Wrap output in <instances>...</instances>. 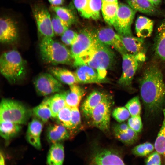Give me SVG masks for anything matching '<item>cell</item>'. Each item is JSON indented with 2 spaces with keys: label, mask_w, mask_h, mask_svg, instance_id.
I'll list each match as a JSON object with an SVG mask.
<instances>
[{
  "label": "cell",
  "mask_w": 165,
  "mask_h": 165,
  "mask_svg": "<svg viewBox=\"0 0 165 165\" xmlns=\"http://www.w3.org/2000/svg\"><path fill=\"white\" fill-rule=\"evenodd\" d=\"M155 149L154 145L149 142H146L134 147L132 149V153L134 156H145L152 152Z\"/></svg>",
  "instance_id": "e575fe53"
},
{
  "label": "cell",
  "mask_w": 165,
  "mask_h": 165,
  "mask_svg": "<svg viewBox=\"0 0 165 165\" xmlns=\"http://www.w3.org/2000/svg\"><path fill=\"white\" fill-rule=\"evenodd\" d=\"M102 5L101 0H89L86 8L81 16L86 18L98 19Z\"/></svg>",
  "instance_id": "83f0119b"
},
{
  "label": "cell",
  "mask_w": 165,
  "mask_h": 165,
  "mask_svg": "<svg viewBox=\"0 0 165 165\" xmlns=\"http://www.w3.org/2000/svg\"><path fill=\"white\" fill-rule=\"evenodd\" d=\"M37 93L45 96L58 93L63 87L61 82L50 73H42L37 76L34 81Z\"/></svg>",
  "instance_id": "8fae6325"
},
{
  "label": "cell",
  "mask_w": 165,
  "mask_h": 165,
  "mask_svg": "<svg viewBox=\"0 0 165 165\" xmlns=\"http://www.w3.org/2000/svg\"><path fill=\"white\" fill-rule=\"evenodd\" d=\"M0 164L4 165L5 164V160L1 152H0Z\"/></svg>",
  "instance_id": "7dc6e473"
},
{
  "label": "cell",
  "mask_w": 165,
  "mask_h": 165,
  "mask_svg": "<svg viewBox=\"0 0 165 165\" xmlns=\"http://www.w3.org/2000/svg\"><path fill=\"white\" fill-rule=\"evenodd\" d=\"M56 118L60 124L67 129L72 130L71 109L66 106L58 113Z\"/></svg>",
  "instance_id": "836d02e7"
},
{
  "label": "cell",
  "mask_w": 165,
  "mask_h": 165,
  "mask_svg": "<svg viewBox=\"0 0 165 165\" xmlns=\"http://www.w3.org/2000/svg\"><path fill=\"white\" fill-rule=\"evenodd\" d=\"M154 51L157 58L165 61V19L162 21L157 28Z\"/></svg>",
  "instance_id": "d6986e66"
},
{
  "label": "cell",
  "mask_w": 165,
  "mask_h": 165,
  "mask_svg": "<svg viewBox=\"0 0 165 165\" xmlns=\"http://www.w3.org/2000/svg\"><path fill=\"white\" fill-rule=\"evenodd\" d=\"M34 115L44 123L47 122L52 117L51 111L46 98L32 110Z\"/></svg>",
  "instance_id": "f546056e"
},
{
  "label": "cell",
  "mask_w": 165,
  "mask_h": 165,
  "mask_svg": "<svg viewBox=\"0 0 165 165\" xmlns=\"http://www.w3.org/2000/svg\"><path fill=\"white\" fill-rule=\"evenodd\" d=\"M106 95L98 91L95 90L87 97L81 107L82 111L86 117H90L93 111Z\"/></svg>",
  "instance_id": "ffe728a7"
},
{
  "label": "cell",
  "mask_w": 165,
  "mask_h": 165,
  "mask_svg": "<svg viewBox=\"0 0 165 165\" xmlns=\"http://www.w3.org/2000/svg\"><path fill=\"white\" fill-rule=\"evenodd\" d=\"M72 130L75 129L81 123V116L78 107L71 108Z\"/></svg>",
  "instance_id": "b9f144b4"
},
{
  "label": "cell",
  "mask_w": 165,
  "mask_h": 165,
  "mask_svg": "<svg viewBox=\"0 0 165 165\" xmlns=\"http://www.w3.org/2000/svg\"><path fill=\"white\" fill-rule=\"evenodd\" d=\"M85 92L77 84L70 86L69 90L64 92L66 106L70 108L78 107Z\"/></svg>",
  "instance_id": "ac0fdd59"
},
{
  "label": "cell",
  "mask_w": 165,
  "mask_h": 165,
  "mask_svg": "<svg viewBox=\"0 0 165 165\" xmlns=\"http://www.w3.org/2000/svg\"><path fill=\"white\" fill-rule=\"evenodd\" d=\"M139 85L146 116H153L163 111L165 105V82L157 66L150 65L145 69Z\"/></svg>",
  "instance_id": "6da1fadb"
},
{
  "label": "cell",
  "mask_w": 165,
  "mask_h": 165,
  "mask_svg": "<svg viewBox=\"0 0 165 165\" xmlns=\"http://www.w3.org/2000/svg\"><path fill=\"white\" fill-rule=\"evenodd\" d=\"M102 2H118V0H101Z\"/></svg>",
  "instance_id": "c3c4849f"
},
{
  "label": "cell",
  "mask_w": 165,
  "mask_h": 165,
  "mask_svg": "<svg viewBox=\"0 0 165 165\" xmlns=\"http://www.w3.org/2000/svg\"><path fill=\"white\" fill-rule=\"evenodd\" d=\"M88 1L89 0H73L75 7L81 16L86 9Z\"/></svg>",
  "instance_id": "7bdbcfd3"
},
{
  "label": "cell",
  "mask_w": 165,
  "mask_h": 165,
  "mask_svg": "<svg viewBox=\"0 0 165 165\" xmlns=\"http://www.w3.org/2000/svg\"><path fill=\"white\" fill-rule=\"evenodd\" d=\"M114 59V54L108 46L97 39L83 62L84 64L95 70L100 79H105L107 70L112 65Z\"/></svg>",
  "instance_id": "3957f363"
},
{
  "label": "cell",
  "mask_w": 165,
  "mask_h": 165,
  "mask_svg": "<svg viewBox=\"0 0 165 165\" xmlns=\"http://www.w3.org/2000/svg\"><path fill=\"white\" fill-rule=\"evenodd\" d=\"M0 71L2 75L11 83H15L24 77L25 62L18 51L12 50L1 55Z\"/></svg>",
  "instance_id": "277c9868"
},
{
  "label": "cell",
  "mask_w": 165,
  "mask_h": 165,
  "mask_svg": "<svg viewBox=\"0 0 165 165\" xmlns=\"http://www.w3.org/2000/svg\"><path fill=\"white\" fill-rule=\"evenodd\" d=\"M40 53L42 60L53 65H72L74 59L71 51L63 44L52 38H44L39 43Z\"/></svg>",
  "instance_id": "7a4b0ae2"
},
{
  "label": "cell",
  "mask_w": 165,
  "mask_h": 165,
  "mask_svg": "<svg viewBox=\"0 0 165 165\" xmlns=\"http://www.w3.org/2000/svg\"><path fill=\"white\" fill-rule=\"evenodd\" d=\"M122 56V73L118 83L123 87L130 88L140 65L145 61L146 56L145 52L136 55L126 53Z\"/></svg>",
  "instance_id": "52a82bcc"
},
{
  "label": "cell",
  "mask_w": 165,
  "mask_h": 165,
  "mask_svg": "<svg viewBox=\"0 0 165 165\" xmlns=\"http://www.w3.org/2000/svg\"><path fill=\"white\" fill-rule=\"evenodd\" d=\"M160 155L156 151L152 152L145 159V164L146 165H161V160Z\"/></svg>",
  "instance_id": "60d3db41"
},
{
  "label": "cell",
  "mask_w": 165,
  "mask_h": 165,
  "mask_svg": "<svg viewBox=\"0 0 165 165\" xmlns=\"http://www.w3.org/2000/svg\"><path fill=\"white\" fill-rule=\"evenodd\" d=\"M97 38L94 32L87 29L81 31L76 40L71 46V52L74 59L73 65H83V60L90 51Z\"/></svg>",
  "instance_id": "8992f818"
},
{
  "label": "cell",
  "mask_w": 165,
  "mask_h": 165,
  "mask_svg": "<svg viewBox=\"0 0 165 165\" xmlns=\"http://www.w3.org/2000/svg\"><path fill=\"white\" fill-rule=\"evenodd\" d=\"M112 104V99L107 94L94 109L90 117L93 124L102 131H107L109 128Z\"/></svg>",
  "instance_id": "ba28073f"
},
{
  "label": "cell",
  "mask_w": 165,
  "mask_h": 165,
  "mask_svg": "<svg viewBox=\"0 0 165 165\" xmlns=\"http://www.w3.org/2000/svg\"><path fill=\"white\" fill-rule=\"evenodd\" d=\"M67 128L60 124H54L48 129L47 136L48 140L53 144L68 138L69 134Z\"/></svg>",
  "instance_id": "603a6c76"
},
{
  "label": "cell",
  "mask_w": 165,
  "mask_h": 165,
  "mask_svg": "<svg viewBox=\"0 0 165 165\" xmlns=\"http://www.w3.org/2000/svg\"><path fill=\"white\" fill-rule=\"evenodd\" d=\"M151 3L156 7L159 5L162 0H148Z\"/></svg>",
  "instance_id": "bcb514c9"
},
{
  "label": "cell",
  "mask_w": 165,
  "mask_h": 165,
  "mask_svg": "<svg viewBox=\"0 0 165 165\" xmlns=\"http://www.w3.org/2000/svg\"><path fill=\"white\" fill-rule=\"evenodd\" d=\"M130 128L127 123H121L117 124L114 128V131L122 132H127Z\"/></svg>",
  "instance_id": "ee69618b"
},
{
  "label": "cell",
  "mask_w": 165,
  "mask_h": 165,
  "mask_svg": "<svg viewBox=\"0 0 165 165\" xmlns=\"http://www.w3.org/2000/svg\"><path fill=\"white\" fill-rule=\"evenodd\" d=\"M120 36L127 53L136 55L144 52L145 43L143 38L134 37L132 35Z\"/></svg>",
  "instance_id": "e0dca14e"
},
{
  "label": "cell",
  "mask_w": 165,
  "mask_h": 165,
  "mask_svg": "<svg viewBox=\"0 0 165 165\" xmlns=\"http://www.w3.org/2000/svg\"><path fill=\"white\" fill-rule=\"evenodd\" d=\"M118 7V2H102V13L105 21L108 25L113 26Z\"/></svg>",
  "instance_id": "d4e9b609"
},
{
  "label": "cell",
  "mask_w": 165,
  "mask_h": 165,
  "mask_svg": "<svg viewBox=\"0 0 165 165\" xmlns=\"http://www.w3.org/2000/svg\"><path fill=\"white\" fill-rule=\"evenodd\" d=\"M53 29L55 35L61 36L69 27V25L55 13L51 17Z\"/></svg>",
  "instance_id": "d590c367"
},
{
  "label": "cell",
  "mask_w": 165,
  "mask_h": 165,
  "mask_svg": "<svg viewBox=\"0 0 165 165\" xmlns=\"http://www.w3.org/2000/svg\"><path fill=\"white\" fill-rule=\"evenodd\" d=\"M49 2L53 6H60L62 5L64 0H48Z\"/></svg>",
  "instance_id": "f6af8a7d"
},
{
  "label": "cell",
  "mask_w": 165,
  "mask_h": 165,
  "mask_svg": "<svg viewBox=\"0 0 165 165\" xmlns=\"http://www.w3.org/2000/svg\"><path fill=\"white\" fill-rule=\"evenodd\" d=\"M32 112L17 101L3 99L0 105V121L11 122L19 124L27 123Z\"/></svg>",
  "instance_id": "5b68a950"
},
{
  "label": "cell",
  "mask_w": 165,
  "mask_h": 165,
  "mask_svg": "<svg viewBox=\"0 0 165 165\" xmlns=\"http://www.w3.org/2000/svg\"><path fill=\"white\" fill-rule=\"evenodd\" d=\"M77 67L74 73L78 83H101L108 82L107 79H100L97 71L87 64L82 65Z\"/></svg>",
  "instance_id": "9a60e30c"
},
{
  "label": "cell",
  "mask_w": 165,
  "mask_h": 165,
  "mask_svg": "<svg viewBox=\"0 0 165 165\" xmlns=\"http://www.w3.org/2000/svg\"><path fill=\"white\" fill-rule=\"evenodd\" d=\"M127 124L130 128L138 133L142 130L143 124L140 115L130 116L128 119Z\"/></svg>",
  "instance_id": "f35d334b"
},
{
  "label": "cell",
  "mask_w": 165,
  "mask_h": 165,
  "mask_svg": "<svg viewBox=\"0 0 165 165\" xmlns=\"http://www.w3.org/2000/svg\"><path fill=\"white\" fill-rule=\"evenodd\" d=\"M17 26L12 19L8 17L1 18L0 20V41L2 43L13 42L18 38Z\"/></svg>",
  "instance_id": "5bb4252c"
},
{
  "label": "cell",
  "mask_w": 165,
  "mask_h": 165,
  "mask_svg": "<svg viewBox=\"0 0 165 165\" xmlns=\"http://www.w3.org/2000/svg\"><path fill=\"white\" fill-rule=\"evenodd\" d=\"M0 121V134L6 140L14 137L21 130L20 124L9 121Z\"/></svg>",
  "instance_id": "484cf974"
},
{
  "label": "cell",
  "mask_w": 165,
  "mask_h": 165,
  "mask_svg": "<svg viewBox=\"0 0 165 165\" xmlns=\"http://www.w3.org/2000/svg\"><path fill=\"white\" fill-rule=\"evenodd\" d=\"M125 107L128 110L130 116L140 115L141 107L138 96H135L129 100L125 105Z\"/></svg>",
  "instance_id": "8d00e7d4"
},
{
  "label": "cell",
  "mask_w": 165,
  "mask_h": 165,
  "mask_svg": "<svg viewBox=\"0 0 165 165\" xmlns=\"http://www.w3.org/2000/svg\"><path fill=\"white\" fill-rule=\"evenodd\" d=\"M64 156L63 145L58 142L53 143L49 150L47 157V163L50 165H62Z\"/></svg>",
  "instance_id": "cb8c5ba5"
},
{
  "label": "cell",
  "mask_w": 165,
  "mask_h": 165,
  "mask_svg": "<svg viewBox=\"0 0 165 165\" xmlns=\"http://www.w3.org/2000/svg\"><path fill=\"white\" fill-rule=\"evenodd\" d=\"M51 8L59 18L67 23L69 26L75 22V16L69 9L60 6H51Z\"/></svg>",
  "instance_id": "1f68e13d"
},
{
  "label": "cell",
  "mask_w": 165,
  "mask_h": 165,
  "mask_svg": "<svg viewBox=\"0 0 165 165\" xmlns=\"http://www.w3.org/2000/svg\"><path fill=\"white\" fill-rule=\"evenodd\" d=\"M136 11L129 5L119 4L118 9L113 27L117 33L122 36H132L131 26Z\"/></svg>",
  "instance_id": "9c48e42d"
},
{
  "label": "cell",
  "mask_w": 165,
  "mask_h": 165,
  "mask_svg": "<svg viewBox=\"0 0 165 165\" xmlns=\"http://www.w3.org/2000/svg\"><path fill=\"white\" fill-rule=\"evenodd\" d=\"M96 38L100 42L114 48L121 55L127 53L120 35L111 28H100L94 32Z\"/></svg>",
  "instance_id": "7c38bea8"
},
{
  "label": "cell",
  "mask_w": 165,
  "mask_h": 165,
  "mask_svg": "<svg viewBox=\"0 0 165 165\" xmlns=\"http://www.w3.org/2000/svg\"><path fill=\"white\" fill-rule=\"evenodd\" d=\"M32 12L41 39L53 38L55 34L52 26L51 17L47 9L43 5H36L33 7Z\"/></svg>",
  "instance_id": "30bf717a"
},
{
  "label": "cell",
  "mask_w": 165,
  "mask_h": 165,
  "mask_svg": "<svg viewBox=\"0 0 165 165\" xmlns=\"http://www.w3.org/2000/svg\"><path fill=\"white\" fill-rule=\"evenodd\" d=\"M42 126V123L40 120L34 118L28 124L26 134L29 143L38 149L41 148L40 136Z\"/></svg>",
  "instance_id": "2e32d148"
},
{
  "label": "cell",
  "mask_w": 165,
  "mask_h": 165,
  "mask_svg": "<svg viewBox=\"0 0 165 165\" xmlns=\"http://www.w3.org/2000/svg\"><path fill=\"white\" fill-rule=\"evenodd\" d=\"M154 22L149 18L139 16L135 23V31L138 37L145 38L149 37L153 30Z\"/></svg>",
  "instance_id": "7402d4cb"
},
{
  "label": "cell",
  "mask_w": 165,
  "mask_h": 165,
  "mask_svg": "<svg viewBox=\"0 0 165 165\" xmlns=\"http://www.w3.org/2000/svg\"><path fill=\"white\" fill-rule=\"evenodd\" d=\"M112 114L114 119L120 123L128 119L130 116L128 110L125 107H120L115 108Z\"/></svg>",
  "instance_id": "74e56055"
},
{
  "label": "cell",
  "mask_w": 165,
  "mask_h": 165,
  "mask_svg": "<svg viewBox=\"0 0 165 165\" xmlns=\"http://www.w3.org/2000/svg\"><path fill=\"white\" fill-rule=\"evenodd\" d=\"M50 73L61 83L69 86L78 83L75 73L64 68L51 67L49 68Z\"/></svg>",
  "instance_id": "44dd1931"
},
{
  "label": "cell",
  "mask_w": 165,
  "mask_h": 165,
  "mask_svg": "<svg viewBox=\"0 0 165 165\" xmlns=\"http://www.w3.org/2000/svg\"><path fill=\"white\" fill-rule=\"evenodd\" d=\"M92 165H124L123 160L116 150L103 148L95 151L92 155L90 161Z\"/></svg>",
  "instance_id": "4fadbf2b"
},
{
  "label": "cell",
  "mask_w": 165,
  "mask_h": 165,
  "mask_svg": "<svg viewBox=\"0 0 165 165\" xmlns=\"http://www.w3.org/2000/svg\"><path fill=\"white\" fill-rule=\"evenodd\" d=\"M48 102L52 117L56 118L60 111L66 106L64 92L55 94L48 98Z\"/></svg>",
  "instance_id": "4316f807"
},
{
  "label": "cell",
  "mask_w": 165,
  "mask_h": 165,
  "mask_svg": "<svg viewBox=\"0 0 165 165\" xmlns=\"http://www.w3.org/2000/svg\"><path fill=\"white\" fill-rule=\"evenodd\" d=\"M114 132L116 137L119 141L127 145L134 144L137 141L138 138V133L130 127L126 132L114 131Z\"/></svg>",
  "instance_id": "d6a6232c"
},
{
  "label": "cell",
  "mask_w": 165,
  "mask_h": 165,
  "mask_svg": "<svg viewBox=\"0 0 165 165\" xmlns=\"http://www.w3.org/2000/svg\"><path fill=\"white\" fill-rule=\"evenodd\" d=\"M129 5L136 11L148 14L156 11V6L148 0H127Z\"/></svg>",
  "instance_id": "f1b7e54d"
},
{
  "label": "cell",
  "mask_w": 165,
  "mask_h": 165,
  "mask_svg": "<svg viewBox=\"0 0 165 165\" xmlns=\"http://www.w3.org/2000/svg\"><path fill=\"white\" fill-rule=\"evenodd\" d=\"M162 111L164 116L163 119L154 145L155 150L162 155L165 159V108Z\"/></svg>",
  "instance_id": "4dcf8cb0"
},
{
  "label": "cell",
  "mask_w": 165,
  "mask_h": 165,
  "mask_svg": "<svg viewBox=\"0 0 165 165\" xmlns=\"http://www.w3.org/2000/svg\"><path fill=\"white\" fill-rule=\"evenodd\" d=\"M78 35L75 31L68 29L61 35V40L65 44L71 46L76 40Z\"/></svg>",
  "instance_id": "ab89813d"
}]
</instances>
